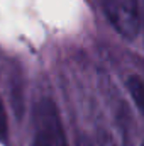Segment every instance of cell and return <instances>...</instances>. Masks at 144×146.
<instances>
[{
    "label": "cell",
    "mask_w": 144,
    "mask_h": 146,
    "mask_svg": "<svg viewBox=\"0 0 144 146\" xmlns=\"http://www.w3.org/2000/svg\"><path fill=\"white\" fill-rule=\"evenodd\" d=\"M32 146H68L58 107L51 99L39 100L32 109Z\"/></svg>",
    "instance_id": "cell-1"
},
{
    "label": "cell",
    "mask_w": 144,
    "mask_h": 146,
    "mask_svg": "<svg viewBox=\"0 0 144 146\" xmlns=\"http://www.w3.org/2000/svg\"><path fill=\"white\" fill-rule=\"evenodd\" d=\"M105 15L115 31L132 41L141 27L139 0H102Z\"/></svg>",
    "instance_id": "cell-2"
},
{
    "label": "cell",
    "mask_w": 144,
    "mask_h": 146,
    "mask_svg": "<svg viewBox=\"0 0 144 146\" xmlns=\"http://www.w3.org/2000/svg\"><path fill=\"white\" fill-rule=\"evenodd\" d=\"M127 90L136 104V107L144 114V82L139 76H129L127 80Z\"/></svg>",
    "instance_id": "cell-3"
},
{
    "label": "cell",
    "mask_w": 144,
    "mask_h": 146,
    "mask_svg": "<svg viewBox=\"0 0 144 146\" xmlns=\"http://www.w3.org/2000/svg\"><path fill=\"white\" fill-rule=\"evenodd\" d=\"M76 146H117L115 141L112 139V136L105 131H98L97 138L92 139L87 134H80L76 139Z\"/></svg>",
    "instance_id": "cell-4"
},
{
    "label": "cell",
    "mask_w": 144,
    "mask_h": 146,
    "mask_svg": "<svg viewBox=\"0 0 144 146\" xmlns=\"http://www.w3.org/2000/svg\"><path fill=\"white\" fill-rule=\"evenodd\" d=\"M7 133H9V124H7V114H5V107L0 100V141L7 139Z\"/></svg>",
    "instance_id": "cell-5"
},
{
    "label": "cell",
    "mask_w": 144,
    "mask_h": 146,
    "mask_svg": "<svg viewBox=\"0 0 144 146\" xmlns=\"http://www.w3.org/2000/svg\"><path fill=\"white\" fill-rule=\"evenodd\" d=\"M143 27H144V12H143Z\"/></svg>",
    "instance_id": "cell-6"
},
{
    "label": "cell",
    "mask_w": 144,
    "mask_h": 146,
    "mask_svg": "<svg viewBox=\"0 0 144 146\" xmlns=\"http://www.w3.org/2000/svg\"><path fill=\"white\" fill-rule=\"evenodd\" d=\"M141 146H144V143H143V145H141Z\"/></svg>",
    "instance_id": "cell-7"
}]
</instances>
